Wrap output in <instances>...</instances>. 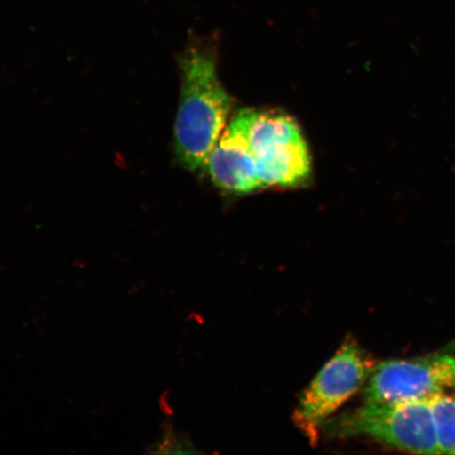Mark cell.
I'll list each match as a JSON object with an SVG mask.
<instances>
[{"mask_svg":"<svg viewBox=\"0 0 455 455\" xmlns=\"http://www.w3.org/2000/svg\"><path fill=\"white\" fill-rule=\"evenodd\" d=\"M440 454H455V396L439 392L429 398Z\"/></svg>","mask_w":455,"mask_h":455,"instance_id":"7","label":"cell"},{"mask_svg":"<svg viewBox=\"0 0 455 455\" xmlns=\"http://www.w3.org/2000/svg\"><path fill=\"white\" fill-rule=\"evenodd\" d=\"M327 436L367 435L403 451L440 454L429 400L367 405L327 420Z\"/></svg>","mask_w":455,"mask_h":455,"instance_id":"3","label":"cell"},{"mask_svg":"<svg viewBox=\"0 0 455 455\" xmlns=\"http://www.w3.org/2000/svg\"><path fill=\"white\" fill-rule=\"evenodd\" d=\"M230 122L243 135L263 189L303 187L311 180L309 146L299 124L289 114L243 109Z\"/></svg>","mask_w":455,"mask_h":455,"instance_id":"2","label":"cell"},{"mask_svg":"<svg viewBox=\"0 0 455 455\" xmlns=\"http://www.w3.org/2000/svg\"><path fill=\"white\" fill-rule=\"evenodd\" d=\"M204 171L214 186L229 195L246 196L263 190L243 135L231 122L210 153Z\"/></svg>","mask_w":455,"mask_h":455,"instance_id":"6","label":"cell"},{"mask_svg":"<svg viewBox=\"0 0 455 455\" xmlns=\"http://www.w3.org/2000/svg\"><path fill=\"white\" fill-rule=\"evenodd\" d=\"M373 362L355 340L349 339L330 360L301 395L293 420L311 445L344 403L355 395L373 371Z\"/></svg>","mask_w":455,"mask_h":455,"instance_id":"4","label":"cell"},{"mask_svg":"<svg viewBox=\"0 0 455 455\" xmlns=\"http://www.w3.org/2000/svg\"><path fill=\"white\" fill-rule=\"evenodd\" d=\"M188 443L174 434L172 429H167L162 437V440L153 443L149 447L150 453H180L190 452L187 451Z\"/></svg>","mask_w":455,"mask_h":455,"instance_id":"8","label":"cell"},{"mask_svg":"<svg viewBox=\"0 0 455 455\" xmlns=\"http://www.w3.org/2000/svg\"><path fill=\"white\" fill-rule=\"evenodd\" d=\"M180 96L174 126L178 161L197 172L227 127L232 100L218 73V56L209 45L195 44L180 59Z\"/></svg>","mask_w":455,"mask_h":455,"instance_id":"1","label":"cell"},{"mask_svg":"<svg viewBox=\"0 0 455 455\" xmlns=\"http://www.w3.org/2000/svg\"><path fill=\"white\" fill-rule=\"evenodd\" d=\"M455 388V355L387 361L375 366L363 391L367 405L429 400Z\"/></svg>","mask_w":455,"mask_h":455,"instance_id":"5","label":"cell"},{"mask_svg":"<svg viewBox=\"0 0 455 455\" xmlns=\"http://www.w3.org/2000/svg\"><path fill=\"white\" fill-rule=\"evenodd\" d=\"M446 351L449 352V354H455V339L452 341L451 344H449L447 347H446Z\"/></svg>","mask_w":455,"mask_h":455,"instance_id":"9","label":"cell"}]
</instances>
